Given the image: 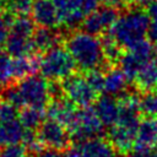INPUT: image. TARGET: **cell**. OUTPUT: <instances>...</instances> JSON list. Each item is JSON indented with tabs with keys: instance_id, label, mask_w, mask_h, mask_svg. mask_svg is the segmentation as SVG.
<instances>
[{
	"instance_id": "cell-13",
	"label": "cell",
	"mask_w": 157,
	"mask_h": 157,
	"mask_svg": "<svg viewBox=\"0 0 157 157\" xmlns=\"http://www.w3.org/2000/svg\"><path fill=\"white\" fill-rule=\"evenodd\" d=\"M59 23L66 28H74L82 23L86 17V11L82 0H53Z\"/></svg>"
},
{
	"instance_id": "cell-4",
	"label": "cell",
	"mask_w": 157,
	"mask_h": 157,
	"mask_svg": "<svg viewBox=\"0 0 157 157\" xmlns=\"http://www.w3.org/2000/svg\"><path fill=\"white\" fill-rule=\"evenodd\" d=\"M33 20L28 18L27 16H15L5 43L6 53L13 58L37 53L33 44Z\"/></svg>"
},
{
	"instance_id": "cell-29",
	"label": "cell",
	"mask_w": 157,
	"mask_h": 157,
	"mask_svg": "<svg viewBox=\"0 0 157 157\" xmlns=\"http://www.w3.org/2000/svg\"><path fill=\"white\" fill-rule=\"evenodd\" d=\"M147 15L150 18L148 31L147 34L150 37V40L156 43L157 42V0H152L147 9Z\"/></svg>"
},
{
	"instance_id": "cell-26",
	"label": "cell",
	"mask_w": 157,
	"mask_h": 157,
	"mask_svg": "<svg viewBox=\"0 0 157 157\" xmlns=\"http://www.w3.org/2000/svg\"><path fill=\"white\" fill-rule=\"evenodd\" d=\"M33 0H7L6 11L13 16H28L32 11Z\"/></svg>"
},
{
	"instance_id": "cell-2",
	"label": "cell",
	"mask_w": 157,
	"mask_h": 157,
	"mask_svg": "<svg viewBox=\"0 0 157 157\" xmlns=\"http://www.w3.org/2000/svg\"><path fill=\"white\" fill-rule=\"evenodd\" d=\"M64 47L71 54L76 66L83 72L99 69L105 61L102 39L86 31L70 33L64 40Z\"/></svg>"
},
{
	"instance_id": "cell-8",
	"label": "cell",
	"mask_w": 157,
	"mask_h": 157,
	"mask_svg": "<svg viewBox=\"0 0 157 157\" xmlns=\"http://www.w3.org/2000/svg\"><path fill=\"white\" fill-rule=\"evenodd\" d=\"M16 86L22 96L25 105L47 108V104L50 101L49 85L47 78L43 76L31 75L16 82Z\"/></svg>"
},
{
	"instance_id": "cell-5",
	"label": "cell",
	"mask_w": 157,
	"mask_h": 157,
	"mask_svg": "<svg viewBox=\"0 0 157 157\" xmlns=\"http://www.w3.org/2000/svg\"><path fill=\"white\" fill-rule=\"evenodd\" d=\"M76 70V63L65 47L55 45L40 55L39 71L48 81L61 82Z\"/></svg>"
},
{
	"instance_id": "cell-31",
	"label": "cell",
	"mask_w": 157,
	"mask_h": 157,
	"mask_svg": "<svg viewBox=\"0 0 157 157\" xmlns=\"http://www.w3.org/2000/svg\"><path fill=\"white\" fill-rule=\"evenodd\" d=\"M85 75H86L87 80H88V82L96 90L97 93L103 92V87H104V74L99 69H96V70H91L88 72H85Z\"/></svg>"
},
{
	"instance_id": "cell-23",
	"label": "cell",
	"mask_w": 157,
	"mask_h": 157,
	"mask_svg": "<svg viewBox=\"0 0 157 157\" xmlns=\"http://www.w3.org/2000/svg\"><path fill=\"white\" fill-rule=\"evenodd\" d=\"M103 44V55L105 63L112 67L115 64H119L120 58L123 55V48L107 33L102 39Z\"/></svg>"
},
{
	"instance_id": "cell-36",
	"label": "cell",
	"mask_w": 157,
	"mask_h": 157,
	"mask_svg": "<svg viewBox=\"0 0 157 157\" xmlns=\"http://www.w3.org/2000/svg\"><path fill=\"white\" fill-rule=\"evenodd\" d=\"M148 1H150V0H126V2L131 4V5L135 6V7H141V6L146 5Z\"/></svg>"
},
{
	"instance_id": "cell-16",
	"label": "cell",
	"mask_w": 157,
	"mask_h": 157,
	"mask_svg": "<svg viewBox=\"0 0 157 157\" xmlns=\"http://www.w3.org/2000/svg\"><path fill=\"white\" fill-rule=\"evenodd\" d=\"M157 147V117H145L140 120L134 150H155Z\"/></svg>"
},
{
	"instance_id": "cell-19",
	"label": "cell",
	"mask_w": 157,
	"mask_h": 157,
	"mask_svg": "<svg viewBox=\"0 0 157 157\" xmlns=\"http://www.w3.org/2000/svg\"><path fill=\"white\" fill-rule=\"evenodd\" d=\"M129 78L121 69L110 67L104 74V87L103 92L110 96H120L125 92Z\"/></svg>"
},
{
	"instance_id": "cell-1",
	"label": "cell",
	"mask_w": 157,
	"mask_h": 157,
	"mask_svg": "<svg viewBox=\"0 0 157 157\" xmlns=\"http://www.w3.org/2000/svg\"><path fill=\"white\" fill-rule=\"evenodd\" d=\"M118 98L119 118L109 130V141L119 153H128L134 148L137 128L140 124V96L123 93Z\"/></svg>"
},
{
	"instance_id": "cell-27",
	"label": "cell",
	"mask_w": 157,
	"mask_h": 157,
	"mask_svg": "<svg viewBox=\"0 0 157 157\" xmlns=\"http://www.w3.org/2000/svg\"><path fill=\"white\" fill-rule=\"evenodd\" d=\"M0 98L4 99V101H7L11 104H13L16 108L25 107L22 96H21V93H20L16 83H11V85L4 87L1 90V92H0Z\"/></svg>"
},
{
	"instance_id": "cell-11",
	"label": "cell",
	"mask_w": 157,
	"mask_h": 157,
	"mask_svg": "<svg viewBox=\"0 0 157 157\" xmlns=\"http://www.w3.org/2000/svg\"><path fill=\"white\" fill-rule=\"evenodd\" d=\"M117 152L109 140L98 136L71 145L65 157H118Z\"/></svg>"
},
{
	"instance_id": "cell-7",
	"label": "cell",
	"mask_w": 157,
	"mask_h": 157,
	"mask_svg": "<svg viewBox=\"0 0 157 157\" xmlns=\"http://www.w3.org/2000/svg\"><path fill=\"white\" fill-rule=\"evenodd\" d=\"M103 128L104 124L101 121L94 109L86 107L77 109L74 121L67 131L71 136V140L78 142L101 136V134H103Z\"/></svg>"
},
{
	"instance_id": "cell-28",
	"label": "cell",
	"mask_w": 157,
	"mask_h": 157,
	"mask_svg": "<svg viewBox=\"0 0 157 157\" xmlns=\"http://www.w3.org/2000/svg\"><path fill=\"white\" fill-rule=\"evenodd\" d=\"M13 15L10 13L9 11H4L0 9V49L5 45L9 32H10V26L13 20Z\"/></svg>"
},
{
	"instance_id": "cell-32",
	"label": "cell",
	"mask_w": 157,
	"mask_h": 157,
	"mask_svg": "<svg viewBox=\"0 0 157 157\" xmlns=\"http://www.w3.org/2000/svg\"><path fill=\"white\" fill-rule=\"evenodd\" d=\"M17 115H18L17 108L13 104L9 103L7 101H4L0 98V121L16 119Z\"/></svg>"
},
{
	"instance_id": "cell-37",
	"label": "cell",
	"mask_w": 157,
	"mask_h": 157,
	"mask_svg": "<svg viewBox=\"0 0 157 157\" xmlns=\"http://www.w3.org/2000/svg\"><path fill=\"white\" fill-rule=\"evenodd\" d=\"M6 4H7V0H0V9L5 7V6H6Z\"/></svg>"
},
{
	"instance_id": "cell-25",
	"label": "cell",
	"mask_w": 157,
	"mask_h": 157,
	"mask_svg": "<svg viewBox=\"0 0 157 157\" xmlns=\"http://www.w3.org/2000/svg\"><path fill=\"white\" fill-rule=\"evenodd\" d=\"M140 110L145 117H157V90L144 92L140 97Z\"/></svg>"
},
{
	"instance_id": "cell-12",
	"label": "cell",
	"mask_w": 157,
	"mask_h": 157,
	"mask_svg": "<svg viewBox=\"0 0 157 157\" xmlns=\"http://www.w3.org/2000/svg\"><path fill=\"white\" fill-rule=\"evenodd\" d=\"M118 17V10L115 7L104 5L90 12L83 18L81 25L83 31L98 36L102 33H107L115 23Z\"/></svg>"
},
{
	"instance_id": "cell-22",
	"label": "cell",
	"mask_w": 157,
	"mask_h": 157,
	"mask_svg": "<svg viewBox=\"0 0 157 157\" xmlns=\"http://www.w3.org/2000/svg\"><path fill=\"white\" fill-rule=\"evenodd\" d=\"M45 117H47L45 108H37L31 105L22 107L17 115L20 123L26 130H34V131H37V129L44 121Z\"/></svg>"
},
{
	"instance_id": "cell-30",
	"label": "cell",
	"mask_w": 157,
	"mask_h": 157,
	"mask_svg": "<svg viewBox=\"0 0 157 157\" xmlns=\"http://www.w3.org/2000/svg\"><path fill=\"white\" fill-rule=\"evenodd\" d=\"M0 157H28V152L23 144H10L2 146L0 150Z\"/></svg>"
},
{
	"instance_id": "cell-18",
	"label": "cell",
	"mask_w": 157,
	"mask_h": 157,
	"mask_svg": "<svg viewBox=\"0 0 157 157\" xmlns=\"http://www.w3.org/2000/svg\"><path fill=\"white\" fill-rule=\"evenodd\" d=\"M134 83L137 91L147 92L157 88V56L146 61L134 77Z\"/></svg>"
},
{
	"instance_id": "cell-10",
	"label": "cell",
	"mask_w": 157,
	"mask_h": 157,
	"mask_svg": "<svg viewBox=\"0 0 157 157\" xmlns=\"http://www.w3.org/2000/svg\"><path fill=\"white\" fill-rule=\"evenodd\" d=\"M37 137L44 148L66 151L71 146V136L65 126L48 118L37 129Z\"/></svg>"
},
{
	"instance_id": "cell-35",
	"label": "cell",
	"mask_w": 157,
	"mask_h": 157,
	"mask_svg": "<svg viewBox=\"0 0 157 157\" xmlns=\"http://www.w3.org/2000/svg\"><path fill=\"white\" fill-rule=\"evenodd\" d=\"M99 2H102L105 6H112V7L118 9L119 6L124 5L126 2V0H99Z\"/></svg>"
},
{
	"instance_id": "cell-15",
	"label": "cell",
	"mask_w": 157,
	"mask_h": 157,
	"mask_svg": "<svg viewBox=\"0 0 157 157\" xmlns=\"http://www.w3.org/2000/svg\"><path fill=\"white\" fill-rule=\"evenodd\" d=\"M31 13L33 22L39 27L56 28L60 25L53 0H33Z\"/></svg>"
},
{
	"instance_id": "cell-24",
	"label": "cell",
	"mask_w": 157,
	"mask_h": 157,
	"mask_svg": "<svg viewBox=\"0 0 157 157\" xmlns=\"http://www.w3.org/2000/svg\"><path fill=\"white\" fill-rule=\"evenodd\" d=\"M11 83H13L12 56L0 52V87L4 88Z\"/></svg>"
},
{
	"instance_id": "cell-3",
	"label": "cell",
	"mask_w": 157,
	"mask_h": 157,
	"mask_svg": "<svg viewBox=\"0 0 157 157\" xmlns=\"http://www.w3.org/2000/svg\"><path fill=\"white\" fill-rule=\"evenodd\" d=\"M150 18L147 12L134 7L119 16L112 28L107 32L121 48H130L147 34Z\"/></svg>"
},
{
	"instance_id": "cell-9",
	"label": "cell",
	"mask_w": 157,
	"mask_h": 157,
	"mask_svg": "<svg viewBox=\"0 0 157 157\" xmlns=\"http://www.w3.org/2000/svg\"><path fill=\"white\" fill-rule=\"evenodd\" d=\"M155 56L153 44L148 39H141L130 48L125 53H123L120 58V69L124 71L129 81H132L140 67Z\"/></svg>"
},
{
	"instance_id": "cell-6",
	"label": "cell",
	"mask_w": 157,
	"mask_h": 157,
	"mask_svg": "<svg viewBox=\"0 0 157 157\" xmlns=\"http://www.w3.org/2000/svg\"><path fill=\"white\" fill-rule=\"evenodd\" d=\"M60 85L64 97L78 108H86L94 104L99 94L91 86L86 75L82 76L72 74L65 80H63Z\"/></svg>"
},
{
	"instance_id": "cell-33",
	"label": "cell",
	"mask_w": 157,
	"mask_h": 157,
	"mask_svg": "<svg viewBox=\"0 0 157 157\" xmlns=\"http://www.w3.org/2000/svg\"><path fill=\"white\" fill-rule=\"evenodd\" d=\"M126 157H157V152L155 150H134L128 152Z\"/></svg>"
},
{
	"instance_id": "cell-38",
	"label": "cell",
	"mask_w": 157,
	"mask_h": 157,
	"mask_svg": "<svg viewBox=\"0 0 157 157\" xmlns=\"http://www.w3.org/2000/svg\"><path fill=\"white\" fill-rule=\"evenodd\" d=\"M151 1H152V0H151Z\"/></svg>"
},
{
	"instance_id": "cell-17",
	"label": "cell",
	"mask_w": 157,
	"mask_h": 157,
	"mask_svg": "<svg viewBox=\"0 0 157 157\" xmlns=\"http://www.w3.org/2000/svg\"><path fill=\"white\" fill-rule=\"evenodd\" d=\"M96 114L101 119V121L104 124V126H112L117 123L119 118V102L115 98V96H103L101 98H97L93 107Z\"/></svg>"
},
{
	"instance_id": "cell-20",
	"label": "cell",
	"mask_w": 157,
	"mask_h": 157,
	"mask_svg": "<svg viewBox=\"0 0 157 157\" xmlns=\"http://www.w3.org/2000/svg\"><path fill=\"white\" fill-rule=\"evenodd\" d=\"M60 37L61 34L59 32H55L54 28L38 27L37 29H34V33H33V44H34L36 52L39 54L45 53L47 50L58 45Z\"/></svg>"
},
{
	"instance_id": "cell-34",
	"label": "cell",
	"mask_w": 157,
	"mask_h": 157,
	"mask_svg": "<svg viewBox=\"0 0 157 157\" xmlns=\"http://www.w3.org/2000/svg\"><path fill=\"white\" fill-rule=\"evenodd\" d=\"M33 157H65V155H63L60 151L54 148H43L40 152H38Z\"/></svg>"
},
{
	"instance_id": "cell-21",
	"label": "cell",
	"mask_w": 157,
	"mask_h": 157,
	"mask_svg": "<svg viewBox=\"0 0 157 157\" xmlns=\"http://www.w3.org/2000/svg\"><path fill=\"white\" fill-rule=\"evenodd\" d=\"M25 135V128L20 123L18 118L0 121V145H10L21 142Z\"/></svg>"
},
{
	"instance_id": "cell-14",
	"label": "cell",
	"mask_w": 157,
	"mask_h": 157,
	"mask_svg": "<svg viewBox=\"0 0 157 157\" xmlns=\"http://www.w3.org/2000/svg\"><path fill=\"white\" fill-rule=\"evenodd\" d=\"M45 113L48 118L60 123L67 130L77 113V107L71 103L67 98L61 96L58 98H52L49 101L45 108Z\"/></svg>"
}]
</instances>
